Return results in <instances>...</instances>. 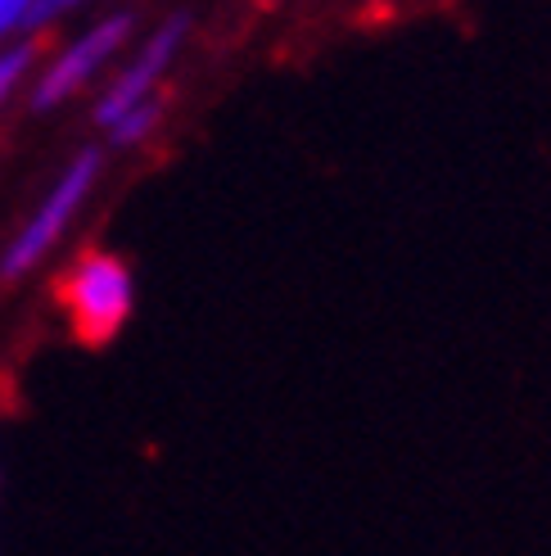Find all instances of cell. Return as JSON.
Returning <instances> with one entry per match:
<instances>
[{
  "mask_svg": "<svg viewBox=\"0 0 551 556\" xmlns=\"http://www.w3.org/2000/svg\"><path fill=\"white\" fill-rule=\"evenodd\" d=\"M64 303H68L81 340H91V344L114 340L136 303L131 271L108 254H91L87 263H77V271L64 281Z\"/></svg>",
  "mask_w": 551,
  "mask_h": 556,
  "instance_id": "obj_1",
  "label": "cell"
},
{
  "mask_svg": "<svg viewBox=\"0 0 551 556\" xmlns=\"http://www.w3.org/2000/svg\"><path fill=\"white\" fill-rule=\"evenodd\" d=\"M100 177V154L87 150V154H77L73 159V168L54 181V190L41 200V208L27 217V227L14 236V244L5 249V258H0V276H23V271H33L46 254H50V244L64 236V227L73 222V213L81 208V200L91 194Z\"/></svg>",
  "mask_w": 551,
  "mask_h": 556,
  "instance_id": "obj_2",
  "label": "cell"
},
{
  "mask_svg": "<svg viewBox=\"0 0 551 556\" xmlns=\"http://www.w3.org/2000/svg\"><path fill=\"white\" fill-rule=\"evenodd\" d=\"M127 33H131V18H127V14H114V18L95 23L87 37H77V41L60 54V60H54V64L41 73L37 91H33V109H54V104H64L73 91L87 87V81L118 54V46L127 41Z\"/></svg>",
  "mask_w": 551,
  "mask_h": 556,
  "instance_id": "obj_3",
  "label": "cell"
},
{
  "mask_svg": "<svg viewBox=\"0 0 551 556\" xmlns=\"http://www.w3.org/2000/svg\"><path fill=\"white\" fill-rule=\"evenodd\" d=\"M185 33H190V18H185V14H172L168 23L158 27V33L150 37V46L141 50V60H136L131 68H123L114 87L100 96V104H95V123H100V127H114L123 114H131L136 104L150 100V91H154V81L163 77V68L177 60Z\"/></svg>",
  "mask_w": 551,
  "mask_h": 556,
  "instance_id": "obj_4",
  "label": "cell"
},
{
  "mask_svg": "<svg viewBox=\"0 0 551 556\" xmlns=\"http://www.w3.org/2000/svg\"><path fill=\"white\" fill-rule=\"evenodd\" d=\"M158 123V104L145 100V104H136L131 114H123L114 127H108V136H114V146H136V141H145V136L154 131Z\"/></svg>",
  "mask_w": 551,
  "mask_h": 556,
  "instance_id": "obj_5",
  "label": "cell"
},
{
  "mask_svg": "<svg viewBox=\"0 0 551 556\" xmlns=\"http://www.w3.org/2000/svg\"><path fill=\"white\" fill-rule=\"evenodd\" d=\"M27 68H33V46H10L5 54H0V104L10 100V91L23 81Z\"/></svg>",
  "mask_w": 551,
  "mask_h": 556,
  "instance_id": "obj_6",
  "label": "cell"
},
{
  "mask_svg": "<svg viewBox=\"0 0 551 556\" xmlns=\"http://www.w3.org/2000/svg\"><path fill=\"white\" fill-rule=\"evenodd\" d=\"M27 14H33V0H0V37L14 33V27H23Z\"/></svg>",
  "mask_w": 551,
  "mask_h": 556,
  "instance_id": "obj_7",
  "label": "cell"
},
{
  "mask_svg": "<svg viewBox=\"0 0 551 556\" xmlns=\"http://www.w3.org/2000/svg\"><path fill=\"white\" fill-rule=\"evenodd\" d=\"M73 5H81V0H33V14H27V23H23V27H41L50 14L73 10Z\"/></svg>",
  "mask_w": 551,
  "mask_h": 556,
  "instance_id": "obj_8",
  "label": "cell"
}]
</instances>
